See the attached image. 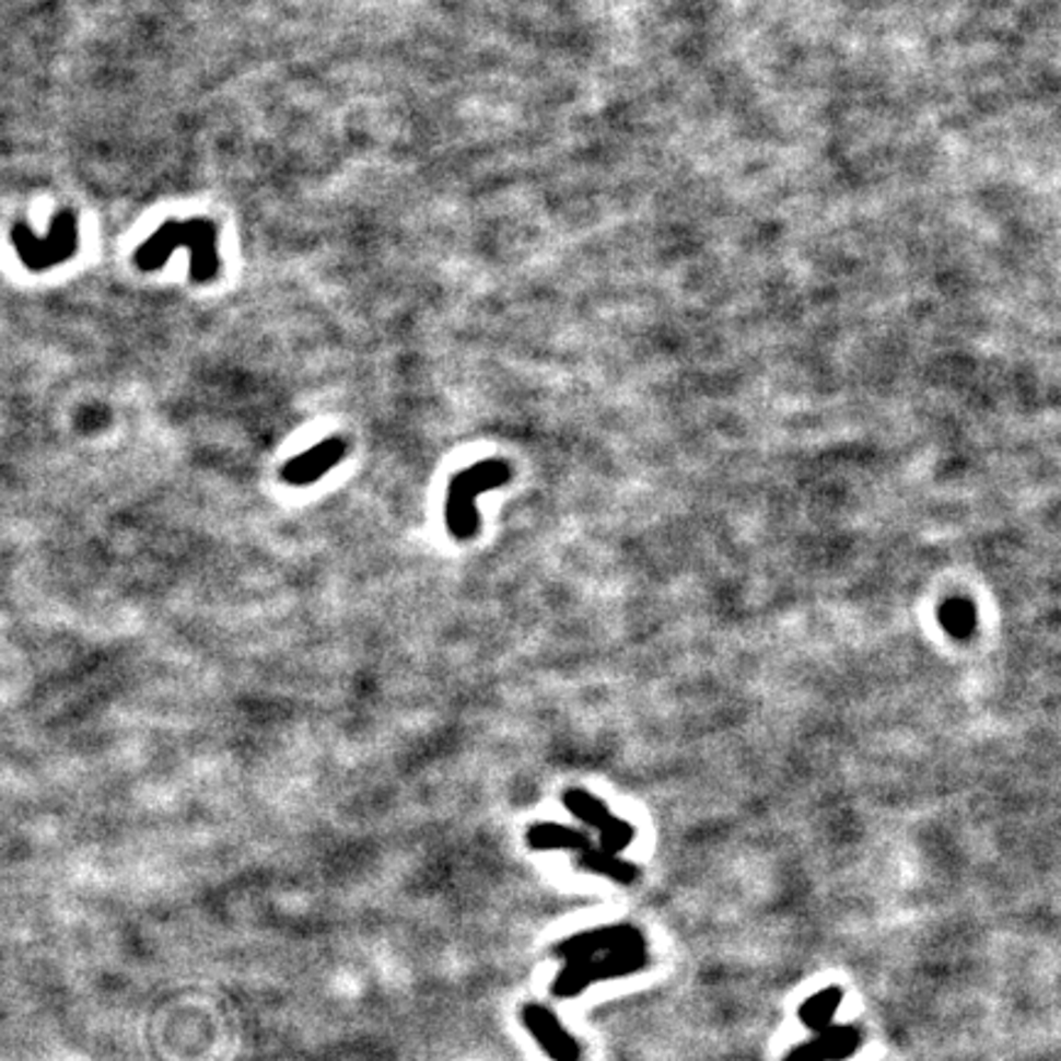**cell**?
<instances>
[{
	"label": "cell",
	"instance_id": "cell-7",
	"mask_svg": "<svg viewBox=\"0 0 1061 1061\" xmlns=\"http://www.w3.org/2000/svg\"><path fill=\"white\" fill-rule=\"evenodd\" d=\"M824 1042L826 1045L798 1049V1052H794L786 1061H824V1059H838L843 1054H850L858 1045V1035L853 1029H833Z\"/></svg>",
	"mask_w": 1061,
	"mask_h": 1061
},
{
	"label": "cell",
	"instance_id": "cell-4",
	"mask_svg": "<svg viewBox=\"0 0 1061 1061\" xmlns=\"http://www.w3.org/2000/svg\"><path fill=\"white\" fill-rule=\"evenodd\" d=\"M644 966V946H629L613 951V954L605 958H583V960H568V966L563 968V973L556 978L553 993L558 998H570L578 995L580 990H585L587 986H593L599 978H613V976H625L632 973V970Z\"/></svg>",
	"mask_w": 1061,
	"mask_h": 1061
},
{
	"label": "cell",
	"instance_id": "cell-5",
	"mask_svg": "<svg viewBox=\"0 0 1061 1061\" xmlns=\"http://www.w3.org/2000/svg\"><path fill=\"white\" fill-rule=\"evenodd\" d=\"M347 455V440L345 438H327L323 443L305 450L303 455L288 459L280 469V479L290 487H307L323 479L329 469L342 463Z\"/></svg>",
	"mask_w": 1061,
	"mask_h": 1061
},
{
	"label": "cell",
	"instance_id": "cell-2",
	"mask_svg": "<svg viewBox=\"0 0 1061 1061\" xmlns=\"http://www.w3.org/2000/svg\"><path fill=\"white\" fill-rule=\"evenodd\" d=\"M509 477H512V469L502 459H482L450 479L445 497L447 534L455 540H473L479 530L477 499L489 489L506 485Z\"/></svg>",
	"mask_w": 1061,
	"mask_h": 1061
},
{
	"label": "cell",
	"instance_id": "cell-3",
	"mask_svg": "<svg viewBox=\"0 0 1061 1061\" xmlns=\"http://www.w3.org/2000/svg\"><path fill=\"white\" fill-rule=\"evenodd\" d=\"M13 242L23 264L33 270H45L67 261L77 248V222L72 212L55 217L47 236H35L27 226H18Z\"/></svg>",
	"mask_w": 1061,
	"mask_h": 1061
},
{
	"label": "cell",
	"instance_id": "cell-1",
	"mask_svg": "<svg viewBox=\"0 0 1061 1061\" xmlns=\"http://www.w3.org/2000/svg\"><path fill=\"white\" fill-rule=\"evenodd\" d=\"M217 242V226L209 219L165 222L143 246H138L133 264L150 273V270L163 268L177 248H189V278L195 283H209L219 273Z\"/></svg>",
	"mask_w": 1061,
	"mask_h": 1061
},
{
	"label": "cell",
	"instance_id": "cell-6",
	"mask_svg": "<svg viewBox=\"0 0 1061 1061\" xmlns=\"http://www.w3.org/2000/svg\"><path fill=\"white\" fill-rule=\"evenodd\" d=\"M524 1027L530 1035L536 1037L538 1047L553 1059V1061H580V1047L573 1037H570L563 1025L558 1023V1017L550 1013L544 1005H526L524 1013Z\"/></svg>",
	"mask_w": 1061,
	"mask_h": 1061
},
{
	"label": "cell",
	"instance_id": "cell-8",
	"mask_svg": "<svg viewBox=\"0 0 1061 1061\" xmlns=\"http://www.w3.org/2000/svg\"><path fill=\"white\" fill-rule=\"evenodd\" d=\"M838 1003H840V993H838L836 988L824 990V993H818L816 998H811L808 1003L804 1007H801V1019H804V1025L814 1027V1029L828 1027L830 1017H833Z\"/></svg>",
	"mask_w": 1061,
	"mask_h": 1061
}]
</instances>
